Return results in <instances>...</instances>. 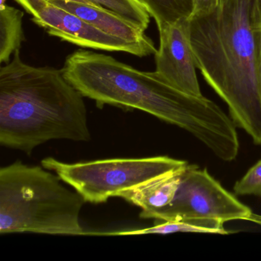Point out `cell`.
<instances>
[{"instance_id":"cell-10","label":"cell","mask_w":261,"mask_h":261,"mask_svg":"<svg viewBox=\"0 0 261 261\" xmlns=\"http://www.w3.org/2000/svg\"><path fill=\"white\" fill-rule=\"evenodd\" d=\"M185 168L149 180L133 189L122 191L117 197L140 207V218L148 219L151 214L166 207L173 201Z\"/></svg>"},{"instance_id":"cell-15","label":"cell","mask_w":261,"mask_h":261,"mask_svg":"<svg viewBox=\"0 0 261 261\" xmlns=\"http://www.w3.org/2000/svg\"><path fill=\"white\" fill-rule=\"evenodd\" d=\"M233 189L237 195H255L261 198V159L235 182Z\"/></svg>"},{"instance_id":"cell-19","label":"cell","mask_w":261,"mask_h":261,"mask_svg":"<svg viewBox=\"0 0 261 261\" xmlns=\"http://www.w3.org/2000/svg\"><path fill=\"white\" fill-rule=\"evenodd\" d=\"M249 221H253V222L256 223V224L261 225V216H259V215H255V214L253 213Z\"/></svg>"},{"instance_id":"cell-8","label":"cell","mask_w":261,"mask_h":261,"mask_svg":"<svg viewBox=\"0 0 261 261\" xmlns=\"http://www.w3.org/2000/svg\"><path fill=\"white\" fill-rule=\"evenodd\" d=\"M160 47L155 56V73L175 89L202 96L191 44L190 21L183 19L158 29Z\"/></svg>"},{"instance_id":"cell-14","label":"cell","mask_w":261,"mask_h":261,"mask_svg":"<svg viewBox=\"0 0 261 261\" xmlns=\"http://www.w3.org/2000/svg\"><path fill=\"white\" fill-rule=\"evenodd\" d=\"M93 4L118 13L146 31L150 23L149 12L140 0H89Z\"/></svg>"},{"instance_id":"cell-13","label":"cell","mask_w":261,"mask_h":261,"mask_svg":"<svg viewBox=\"0 0 261 261\" xmlns=\"http://www.w3.org/2000/svg\"><path fill=\"white\" fill-rule=\"evenodd\" d=\"M155 19L157 27L172 24L192 14L193 0H140Z\"/></svg>"},{"instance_id":"cell-9","label":"cell","mask_w":261,"mask_h":261,"mask_svg":"<svg viewBox=\"0 0 261 261\" xmlns=\"http://www.w3.org/2000/svg\"><path fill=\"white\" fill-rule=\"evenodd\" d=\"M49 1L115 37L134 43L155 45L153 41L145 34L144 31L112 10L71 0Z\"/></svg>"},{"instance_id":"cell-17","label":"cell","mask_w":261,"mask_h":261,"mask_svg":"<svg viewBox=\"0 0 261 261\" xmlns=\"http://www.w3.org/2000/svg\"><path fill=\"white\" fill-rule=\"evenodd\" d=\"M15 1L18 3L22 8L25 9V11H27L29 14L32 15L33 17L37 16L39 10L42 8L44 2H45V0H15ZM71 1H77V2L88 4V5L99 7V6L91 3L89 0H71Z\"/></svg>"},{"instance_id":"cell-7","label":"cell","mask_w":261,"mask_h":261,"mask_svg":"<svg viewBox=\"0 0 261 261\" xmlns=\"http://www.w3.org/2000/svg\"><path fill=\"white\" fill-rule=\"evenodd\" d=\"M33 21L50 36L82 48L128 53L137 57L155 55V45L127 42L102 31L92 24L45 0Z\"/></svg>"},{"instance_id":"cell-6","label":"cell","mask_w":261,"mask_h":261,"mask_svg":"<svg viewBox=\"0 0 261 261\" xmlns=\"http://www.w3.org/2000/svg\"><path fill=\"white\" fill-rule=\"evenodd\" d=\"M252 215L251 209L226 190L207 169L189 164L182 171L173 201L151 214L148 219L216 220L224 224L234 220L249 221Z\"/></svg>"},{"instance_id":"cell-2","label":"cell","mask_w":261,"mask_h":261,"mask_svg":"<svg viewBox=\"0 0 261 261\" xmlns=\"http://www.w3.org/2000/svg\"><path fill=\"white\" fill-rule=\"evenodd\" d=\"M260 9L261 0H220L210 14L189 19L197 68L256 145H261L255 36Z\"/></svg>"},{"instance_id":"cell-3","label":"cell","mask_w":261,"mask_h":261,"mask_svg":"<svg viewBox=\"0 0 261 261\" xmlns=\"http://www.w3.org/2000/svg\"><path fill=\"white\" fill-rule=\"evenodd\" d=\"M84 97L62 69L28 65L18 50L0 68V145L31 155L51 140L90 141Z\"/></svg>"},{"instance_id":"cell-5","label":"cell","mask_w":261,"mask_h":261,"mask_svg":"<svg viewBox=\"0 0 261 261\" xmlns=\"http://www.w3.org/2000/svg\"><path fill=\"white\" fill-rule=\"evenodd\" d=\"M64 182L74 188L87 202H106L119 192L184 169L189 163L169 156L117 158L67 163L53 157L41 162Z\"/></svg>"},{"instance_id":"cell-1","label":"cell","mask_w":261,"mask_h":261,"mask_svg":"<svg viewBox=\"0 0 261 261\" xmlns=\"http://www.w3.org/2000/svg\"><path fill=\"white\" fill-rule=\"evenodd\" d=\"M64 76L97 107L108 105L140 110L192 134L218 158L236 147L233 120L204 96L190 95L165 82L158 74L140 71L112 56L77 50L65 59Z\"/></svg>"},{"instance_id":"cell-12","label":"cell","mask_w":261,"mask_h":261,"mask_svg":"<svg viewBox=\"0 0 261 261\" xmlns=\"http://www.w3.org/2000/svg\"><path fill=\"white\" fill-rule=\"evenodd\" d=\"M21 10L7 5H0V62L9 63L12 55L20 50L25 40Z\"/></svg>"},{"instance_id":"cell-11","label":"cell","mask_w":261,"mask_h":261,"mask_svg":"<svg viewBox=\"0 0 261 261\" xmlns=\"http://www.w3.org/2000/svg\"><path fill=\"white\" fill-rule=\"evenodd\" d=\"M177 232H193V233H218L229 234L231 231L226 230L224 223L216 220L191 219L182 221H160V223L150 227L134 230H120L114 232H94V236H129V235L149 234V233H177Z\"/></svg>"},{"instance_id":"cell-4","label":"cell","mask_w":261,"mask_h":261,"mask_svg":"<svg viewBox=\"0 0 261 261\" xmlns=\"http://www.w3.org/2000/svg\"><path fill=\"white\" fill-rule=\"evenodd\" d=\"M42 166L16 161L0 169V233L89 236L80 214L87 202Z\"/></svg>"},{"instance_id":"cell-16","label":"cell","mask_w":261,"mask_h":261,"mask_svg":"<svg viewBox=\"0 0 261 261\" xmlns=\"http://www.w3.org/2000/svg\"><path fill=\"white\" fill-rule=\"evenodd\" d=\"M220 0H193L190 18L205 16L215 11L219 6Z\"/></svg>"},{"instance_id":"cell-18","label":"cell","mask_w":261,"mask_h":261,"mask_svg":"<svg viewBox=\"0 0 261 261\" xmlns=\"http://www.w3.org/2000/svg\"><path fill=\"white\" fill-rule=\"evenodd\" d=\"M255 36L256 44V65H257L258 79L261 89V9L259 17L255 27Z\"/></svg>"}]
</instances>
